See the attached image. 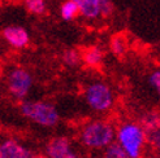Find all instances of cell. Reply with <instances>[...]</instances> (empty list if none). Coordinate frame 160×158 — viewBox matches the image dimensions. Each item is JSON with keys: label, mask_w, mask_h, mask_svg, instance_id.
Wrapping results in <instances>:
<instances>
[{"label": "cell", "mask_w": 160, "mask_h": 158, "mask_svg": "<svg viewBox=\"0 0 160 158\" xmlns=\"http://www.w3.org/2000/svg\"><path fill=\"white\" fill-rule=\"evenodd\" d=\"M116 141L132 158H142L148 136L141 123L124 122L116 130Z\"/></svg>", "instance_id": "obj_1"}, {"label": "cell", "mask_w": 160, "mask_h": 158, "mask_svg": "<svg viewBox=\"0 0 160 158\" xmlns=\"http://www.w3.org/2000/svg\"><path fill=\"white\" fill-rule=\"evenodd\" d=\"M116 139L115 127L107 121H92L79 132V141L89 149H104Z\"/></svg>", "instance_id": "obj_2"}, {"label": "cell", "mask_w": 160, "mask_h": 158, "mask_svg": "<svg viewBox=\"0 0 160 158\" xmlns=\"http://www.w3.org/2000/svg\"><path fill=\"white\" fill-rule=\"evenodd\" d=\"M20 112L25 118L44 127H53L60 119L56 108L44 101H22Z\"/></svg>", "instance_id": "obj_3"}, {"label": "cell", "mask_w": 160, "mask_h": 158, "mask_svg": "<svg viewBox=\"0 0 160 158\" xmlns=\"http://www.w3.org/2000/svg\"><path fill=\"white\" fill-rule=\"evenodd\" d=\"M85 100L94 112L104 113L113 105V93L108 84L103 82H94L86 87Z\"/></svg>", "instance_id": "obj_4"}, {"label": "cell", "mask_w": 160, "mask_h": 158, "mask_svg": "<svg viewBox=\"0 0 160 158\" xmlns=\"http://www.w3.org/2000/svg\"><path fill=\"white\" fill-rule=\"evenodd\" d=\"M33 78L23 67H13L7 75V88L13 99L23 100L31 88Z\"/></svg>", "instance_id": "obj_5"}, {"label": "cell", "mask_w": 160, "mask_h": 158, "mask_svg": "<svg viewBox=\"0 0 160 158\" xmlns=\"http://www.w3.org/2000/svg\"><path fill=\"white\" fill-rule=\"evenodd\" d=\"M46 153L50 158H78L70 140L65 136L51 139L46 146Z\"/></svg>", "instance_id": "obj_6"}, {"label": "cell", "mask_w": 160, "mask_h": 158, "mask_svg": "<svg viewBox=\"0 0 160 158\" xmlns=\"http://www.w3.org/2000/svg\"><path fill=\"white\" fill-rule=\"evenodd\" d=\"M4 40L9 44L12 48L16 49H22L29 44L30 42V35L28 30L18 25H9L5 26L2 31Z\"/></svg>", "instance_id": "obj_7"}, {"label": "cell", "mask_w": 160, "mask_h": 158, "mask_svg": "<svg viewBox=\"0 0 160 158\" xmlns=\"http://www.w3.org/2000/svg\"><path fill=\"white\" fill-rule=\"evenodd\" d=\"M0 158H34V156L30 149L21 145L18 141L7 139L0 145Z\"/></svg>", "instance_id": "obj_8"}, {"label": "cell", "mask_w": 160, "mask_h": 158, "mask_svg": "<svg viewBox=\"0 0 160 158\" xmlns=\"http://www.w3.org/2000/svg\"><path fill=\"white\" fill-rule=\"evenodd\" d=\"M79 7V13L86 20H98L103 17L100 0H73Z\"/></svg>", "instance_id": "obj_9"}, {"label": "cell", "mask_w": 160, "mask_h": 158, "mask_svg": "<svg viewBox=\"0 0 160 158\" xmlns=\"http://www.w3.org/2000/svg\"><path fill=\"white\" fill-rule=\"evenodd\" d=\"M82 61L87 66L97 67L103 61V51L99 47H90L82 53Z\"/></svg>", "instance_id": "obj_10"}, {"label": "cell", "mask_w": 160, "mask_h": 158, "mask_svg": "<svg viewBox=\"0 0 160 158\" xmlns=\"http://www.w3.org/2000/svg\"><path fill=\"white\" fill-rule=\"evenodd\" d=\"M60 16L64 21H73L76 17L81 16L78 4L73 0H65L60 7Z\"/></svg>", "instance_id": "obj_11"}, {"label": "cell", "mask_w": 160, "mask_h": 158, "mask_svg": "<svg viewBox=\"0 0 160 158\" xmlns=\"http://www.w3.org/2000/svg\"><path fill=\"white\" fill-rule=\"evenodd\" d=\"M102 158H132V157L124 151V148L116 141V143H112L111 145L104 148Z\"/></svg>", "instance_id": "obj_12"}, {"label": "cell", "mask_w": 160, "mask_h": 158, "mask_svg": "<svg viewBox=\"0 0 160 158\" xmlns=\"http://www.w3.org/2000/svg\"><path fill=\"white\" fill-rule=\"evenodd\" d=\"M141 124L145 127L146 132H148L150 130L155 128L156 126L160 124V114L156 112H150V113L145 114L141 118Z\"/></svg>", "instance_id": "obj_13"}, {"label": "cell", "mask_w": 160, "mask_h": 158, "mask_svg": "<svg viewBox=\"0 0 160 158\" xmlns=\"http://www.w3.org/2000/svg\"><path fill=\"white\" fill-rule=\"evenodd\" d=\"M25 4L28 12L31 14H37L41 16L46 12V0H22Z\"/></svg>", "instance_id": "obj_14"}, {"label": "cell", "mask_w": 160, "mask_h": 158, "mask_svg": "<svg viewBox=\"0 0 160 158\" xmlns=\"http://www.w3.org/2000/svg\"><path fill=\"white\" fill-rule=\"evenodd\" d=\"M81 61H82V54H79L78 51H76V49H67V51H64V53H62V62L67 66L74 67Z\"/></svg>", "instance_id": "obj_15"}, {"label": "cell", "mask_w": 160, "mask_h": 158, "mask_svg": "<svg viewBox=\"0 0 160 158\" xmlns=\"http://www.w3.org/2000/svg\"><path fill=\"white\" fill-rule=\"evenodd\" d=\"M147 136H148V144L160 156V124L156 126L155 128L150 130L147 132Z\"/></svg>", "instance_id": "obj_16"}, {"label": "cell", "mask_w": 160, "mask_h": 158, "mask_svg": "<svg viewBox=\"0 0 160 158\" xmlns=\"http://www.w3.org/2000/svg\"><path fill=\"white\" fill-rule=\"evenodd\" d=\"M126 48V43L121 36H115L111 42V49L116 56H121V54L125 52Z\"/></svg>", "instance_id": "obj_17"}, {"label": "cell", "mask_w": 160, "mask_h": 158, "mask_svg": "<svg viewBox=\"0 0 160 158\" xmlns=\"http://www.w3.org/2000/svg\"><path fill=\"white\" fill-rule=\"evenodd\" d=\"M148 83L150 86L155 90V92L160 96V69L154 70L148 77Z\"/></svg>", "instance_id": "obj_18"}, {"label": "cell", "mask_w": 160, "mask_h": 158, "mask_svg": "<svg viewBox=\"0 0 160 158\" xmlns=\"http://www.w3.org/2000/svg\"><path fill=\"white\" fill-rule=\"evenodd\" d=\"M102 3V11H103V17L107 18L113 12V5H112L111 0H100Z\"/></svg>", "instance_id": "obj_19"}, {"label": "cell", "mask_w": 160, "mask_h": 158, "mask_svg": "<svg viewBox=\"0 0 160 158\" xmlns=\"http://www.w3.org/2000/svg\"><path fill=\"white\" fill-rule=\"evenodd\" d=\"M146 158H160V156L156 153V154H152V156H148V157H146Z\"/></svg>", "instance_id": "obj_20"}, {"label": "cell", "mask_w": 160, "mask_h": 158, "mask_svg": "<svg viewBox=\"0 0 160 158\" xmlns=\"http://www.w3.org/2000/svg\"><path fill=\"white\" fill-rule=\"evenodd\" d=\"M34 158H50L48 156H34Z\"/></svg>", "instance_id": "obj_21"}]
</instances>
